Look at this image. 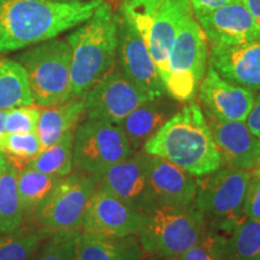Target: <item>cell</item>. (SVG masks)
Wrapping results in <instances>:
<instances>
[{"label": "cell", "mask_w": 260, "mask_h": 260, "mask_svg": "<svg viewBox=\"0 0 260 260\" xmlns=\"http://www.w3.org/2000/svg\"><path fill=\"white\" fill-rule=\"evenodd\" d=\"M104 0H0V53L58 38L92 17Z\"/></svg>", "instance_id": "6da1fadb"}, {"label": "cell", "mask_w": 260, "mask_h": 260, "mask_svg": "<svg viewBox=\"0 0 260 260\" xmlns=\"http://www.w3.org/2000/svg\"><path fill=\"white\" fill-rule=\"evenodd\" d=\"M142 151L165 159L195 177L209 175L223 167L222 155L206 117L194 99L184 103L146 142Z\"/></svg>", "instance_id": "7a4b0ae2"}, {"label": "cell", "mask_w": 260, "mask_h": 260, "mask_svg": "<svg viewBox=\"0 0 260 260\" xmlns=\"http://www.w3.org/2000/svg\"><path fill=\"white\" fill-rule=\"evenodd\" d=\"M65 40L70 46L71 98H83L117 61V21L112 5L104 0L92 17Z\"/></svg>", "instance_id": "3957f363"}, {"label": "cell", "mask_w": 260, "mask_h": 260, "mask_svg": "<svg viewBox=\"0 0 260 260\" xmlns=\"http://www.w3.org/2000/svg\"><path fill=\"white\" fill-rule=\"evenodd\" d=\"M70 46L54 38L28 47L15 58L27 73L35 105L46 107L71 98Z\"/></svg>", "instance_id": "277c9868"}, {"label": "cell", "mask_w": 260, "mask_h": 260, "mask_svg": "<svg viewBox=\"0 0 260 260\" xmlns=\"http://www.w3.org/2000/svg\"><path fill=\"white\" fill-rule=\"evenodd\" d=\"M207 223L195 205L159 206L146 216L139 241L145 254L180 258L206 233Z\"/></svg>", "instance_id": "5b68a950"}, {"label": "cell", "mask_w": 260, "mask_h": 260, "mask_svg": "<svg viewBox=\"0 0 260 260\" xmlns=\"http://www.w3.org/2000/svg\"><path fill=\"white\" fill-rule=\"evenodd\" d=\"M209 57V40L194 16L180 29L171 47L164 81L168 95L178 103L193 100L206 74Z\"/></svg>", "instance_id": "8992f818"}, {"label": "cell", "mask_w": 260, "mask_h": 260, "mask_svg": "<svg viewBox=\"0 0 260 260\" xmlns=\"http://www.w3.org/2000/svg\"><path fill=\"white\" fill-rule=\"evenodd\" d=\"M252 176L248 170L222 167L197 177L194 205L204 216L207 226L229 228L246 218L243 201Z\"/></svg>", "instance_id": "52a82bcc"}, {"label": "cell", "mask_w": 260, "mask_h": 260, "mask_svg": "<svg viewBox=\"0 0 260 260\" xmlns=\"http://www.w3.org/2000/svg\"><path fill=\"white\" fill-rule=\"evenodd\" d=\"M100 176L76 170L61 177L46 201L34 213L38 226L48 233L80 230Z\"/></svg>", "instance_id": "ba28073f"}, {"label": "cell", "mask_w": 260, "mask_h": 260, "mask_svg": "<svg viewBox=\"0 0 260 260\" xmlns=\"http://www.w3.org/2000/svg\"><path fill=\"white\" fill-rule=\"evenodd\" d=\"M134 153L121 125L86 119L74 133V168L102 175Z\"/></svg>", "instance_id": "9c48e42d"}, {"label": "cell", "mask_w": 260, "mask_h": 260, "mask_svg": "<svg viewBox=\"0 0 260 260\" xmlns=\"http://www.w3.org/2000/svg\"><path fill=\"white\" fill-rule=\"evenodd\" d=\"M83 99L86 105L84 118L118 125L136 107L152 100L125 76L117 61L115 67L87 92Z\"/></svg>", "instance_id": "30bf717a"}, {"label": "cell", "mask_w": 260, "mask_h": 260, "mask_svg": "<svg viewBox=\"0 0 260 260\" xmlns=\"http://www.w3.org/2000/svg\"><path fill=\"white\" fill-rule=\"evenodd\" d=\"M149 158L142 149L134 152L104 172L99 188L139 212L151 213L158 206L149 186Z\"/></svg>", "instance_id": "8fae6325"}, {"label": "cell", "mask_w": 260, "mask_h": 260, "mask_svg": "<svg viewBox=\"0 0 260 260\" xmlns=\"http://www.w3.org/2000/svg\"><path fill=\"white\" fill-rule=\"evenodd\" d=\"M117 21V63L125 76L149 96L157 99L167 95L164 82L155 67L147 45L139 31L118 11Z\"/></svg>", "instance_id": "7c38bea8"}, {"label": "cell", "mask_w": 260, "mask_h": 260, "mask_svg": "<svg viewBox=\"0 0 260 260\" xmlns=\"http://www.w3.org/2000/svg\"><path fill=\"white\" fill-rule=\"evenodd\" d=\"M146 216L98 187L87 206L81 232L106 237L138 236Z\"/></svg>", "instance_id": "4fadbf2b"}, {"label": "cell", "mask_w": 260, "mask_h": 260, "mask_svg": "<svg viewBox=\"0 0 260 260\" xmlns=\"http://www.w3.org/2000/svg\"><path fill=\"white\" fill-rule=\"evenodd\" d=\"M197 96L204 112L224 121L246 122L256 94L223 79L211 65L198 87Z\"/></svg>", "instance_id": "5bb4252c"}, {"label": "cell", "mask_w": 260, "mask_h": 260, "mask_svg": "<svg viewBox=\"0 0 260 260\" xmlns=\"http://www.w3.org/2000/svg\"><path fill=\"white\" fill-rule=\"evenodd\" d=\"M210 45H241L260 39V28L242 0L195 16Z\"/></svg>", "instance_id": "9a60e30c"}, {"label": "cell", "mask_w": 260, "mask_h": 260, "mask_svg": "<svg viewBox=\"0 0 260 260\" xmlns=\"http://www.w3.org/2000/svg\"><path fill=\"white\" fill-rule=\"evenodd\" d=\"M214 142L222 155L223 167L252 171L260 165V139L246 122L224 121L204 112Z\"/></svg>", "instance_id": "2e32d148"}, {"label": "cell", "mask_w": 260, "mask_h": 260, "mask_svg": "<svg viewBox=\"0 0 260 260\" xmlns=\"http://www.w3.org/2000/svg\"><path fill=\"white\" fill-rule=\"evenodd\" d=\"M194 17L190 0H164L144 39L162 82L167 79L169 56L180 29Z\"/></svg>", "instance_id": "e0dca14e"}, {"label": "cell", "mask_w": 260, "mask_h": 260, "mask_svg": "<svg viewBox=\"0 0 260 260\" xmlns=\"http://www.w3.org/2000/svg\"><path fill=\"white\" fill-rule=\"evenodd\" d=\"M209 65L223 79L260 90V39L241 45H211Z\"/></svg>", "instance_id": "ac0fdd59"}, {"label": "cell", "mask_w": 260, "mask_h": 260, "mask_svg": "<svg viewBox=\"0 0 260 260\" xmlns=\"http://www.w3.org/2000/svg\"><path fill=\"white\" fill-rule=\"evenodd\" d=\"M148 176L152 195L158 207H189L194 205L198 187L194 175L165 159L151 155Z\"/></svg>", "instance_id": "d6986e66"}, {"label": "cell", "mask_w": 260, "mask_h": 260, "mask_svg": "<svg viewBox=\"0 0 260 260\" xmlns=\"http://www.w3.org/2000/svg\"><path fill=\"white\" fill-rule=\"evenodd\" d=\"M165 96L144 103L121 123L130 147L134 152L141 151L146 142L180 109L178 102L170 96Z\"/></svg>", "instance_id": "ffe728a7"}, {"label": "cell", "mask_w": 260, "mask_h": 260, "mask_svg": "<svg viewBox=\"0 0 260 260\" xmlns=\"http://www.w3.org/2000/svg\"><path fill=\"white\" fill-rule=\"evenodd\" d=\"M206 230L224 260H260V220L245 218L233 226Z\"/></svg>", "instance_id": "44dd1931"}, {"label": "cell", "mask_w": 260, "mask_h": 260, "mask_svg": "<svg viewBox=\"0 0 260 260\" xmlns=\"http://www.w3.org/2000/svg\"><path fill=\"white\" fill-rule=\"evenodd\" d=\"M145 252L139 237H106L80 232L75 260H144Z\"/></svg>", "instance_id": "7402d4cb"}, {"label": "cell", "mask_w": 260, "mask_h": 260, "mask_svg": "<svg viewBox=\"0 0 260 260\" xmlns=\"http://www.w3.org/2000/svg\"><path fill=\"white\" fill-rule=\"evenodd\" d=\"M86 115L83 98H70L57 105L41 107L37 134L42 148L58 141L68 132L76 129Z\"/></svg>", "instance_id": "603a6c76"}, {"label": "cell", "mask_w": 260, "mask_h": 260, "mask_svg": "<svg viewBox=\"0 0 260 260\" xmlns=\"http://www.w3.org/2000/svg\"><path fill=\"white\" fill-rule=\"evenodd\" d=\"M35 105L24 68L16 59H0V111Z\"/></svg>", "instance_id": "cb8c5ba5"}, {"label": "cell", "mask_w": 260, "mask_h": 260, "mask_svg": "<svg viewBox=\"0 0 260 260\" xmlns=\"http://www.w3.org/2000/svg\"><path fill=\"white\" fill-rule=\"evenodd\" d=\"M61 177L45 174L30 167L17 174V189L24 216H34L46 201Z\"/></svg>", "instance_id": "d4e9b609"}, {"label": "cell", "mask_w": 260, "mask_h": 260, "mask_svg": "<svg viewBox=\"0 0 260 260\" xmlns=\"http://www.w3.org/2000/svg\"><path fill=\"white\" fill-rule=\"evenodd\" d=\"M74 133L68 132L58 141L42 148L29 167L45 174L65 177L74 171Z\"/></svg>", "instance_id": "484cf974"}, {"label": "cell", "mask_w": 260, "mask_h": 260, "mask_svg": "<svg viewBox=\"0 0 260 260\" xmlns=\"http://www.w3.org/2000/svg\"><path fill=\"white\" fill-rule=\"evenodd\" d=\"M17 174L9 164L0 174V234L14 232L23 224L25 216L18 195Z\"/></svg>", "instance_id": "4316f807"}, {"label": "cell", "mask_w": 260, "mask_h": 260, "mask_svg": "<svg viewBox=\"0 0 260 260\" xmlns=\"http://www.w3.org/2000/svg\"><path fill=\"white\" fill-rule=\"evenodd\" d=\"M51 233L40 226L21 225L0 237V260H30Z\"/></svg>", "instance_id": "83f0119b"}, {"label": "cell", "mask_w": 260, "mask_h": 260, "mask_svg": "<svg viewBox=\"0 0 260 260\" xmlns=\"http://www.w3.org/2000/svg\"><path fill=\"white\" fill-rule=\"evenodd\" d=\"M41 149L42 145L37 132H3L0 134V153L4 155L8 164L14 167L18 172L28 168Z\"/></svg>", "instance_id": "f1b7e54d"}, {"label": "cell", "mask_w": 260, "mask_h": 260, "mask_svg": "<svg viewBox=\"0 0 260 260\" xmlns=\"http://www.w3.org/2000/svg\"><path fill=\"white\" fill-rule=\"evenodd\" d=\"M80 230L52 233L30 260H75Z\"/></svg>", "instance_id": "f546056e"}, {"label": "cell", "mask_w": 260, "mask_h": 260, "mask_svg": "<svg viewBox=\"0 0 260 260\" xmlns=\"http://www.w3.org/2000/svg\"><path fill=\"white\" fill-rule=\"evenodd\" d=\"M162 2L164 0H123L118 12L145 39Z\"/></svg>", "instance_id": "4dcf8cb0"}, {"label": "cell", "mask_w": 260, "mask_h": 260, "mask_svg": "<svg viewBox=\"0 0 260 260\" xmlns=\"http://www.w3.org/2000/svg\"><path fill=\"white\" fill-rule=\"evenodd\" d=\"M40 106L29 105L15 107L5 113L4 132L8 133H34L37 132Z\"/></svg>", "instance_id": "1f68e13d"}, {"label": "cell", "mask_w": 260, "mask_h": 260, "mask_svg": "<svg viewBox=\"0 0 260 260\" xmlns=\"http://www.w3.org/2000/svg\"><path fill=\"white\" fill-rule=\"evenodd\" d=\"M178 260H224L214 246L212 236L209 233L204 234L200 241L190 247L182 254Z\"/></svg>", "instance_id": "d6a6232c"}, {"label": "cell", "mask_w": 260, "mask_h": 260, "mask_svg": "<svg viewBox=\"0 0 260 260\" xmlns=\"http://www.w3.org/2000/svg\"><path fill=\"white\" fill-rule=\"evenodd\" d=\"M243 213L246 218L260 220V178L256 176H252L247 187Z\"/></svg>", "instance_id": "836d02e7"}, {"label": "cell", "mask_w": 260, "mask_h": 260, "mask_svg": "<svg viewBox=\"0 0 260 260\" xmlns=\"http://www.w3.org/2000/svg\"><path fill=\"white\" fill-rule=\"evenodd\" d=\"M235 0H190L191 8H193L194 16L207 14L213 10L222 8V6L230 4Z\"/></svg>", "instance_id": "e575fe53"}, {"label": "cell", "mask_w": 260, "mask_h": 260, "mask_svg": "<svg viewBox=\"0 0 260 260\" xmlns=\"http://www.w3.org/2000/svg\"><path fill=\"white\" fill-rule=\"evenodd\" d=\"M246 124L253 134L260 139V93L256 94L251 112L246 119Z\"/></svg>", "instance_id": "d590c367"}, {"label": "cell", "mask_w": 260, "mask_h": 260, "mask_svg": "<svg viewBox=\"0 0 260 260\" xmlns=\"http://www.w3.org/2000/svg\"><path fill=\"white\" fill-rule=\"evenodd\" d=\"M260 28V0H242Z\"/></svg>", "instance_id": "8d00e7d4"}, {"label": "cell", "mask_w": 260, "mask_h": 260, "mask_svg": "<svg viewBox=\"0 0 260 260\" xmlns=\"http://www.w3.org/2000/svg\"><path fill=\"white\" fill-rule=\"evenodd\" d=\"M6 167H8V161H6L4 155L0 153V174H2V172L5 170Z\"/></svg>", "instance_id": "74e56055"}, {"label": "cell", "mask_w": 260, "mask_h": 260, "mask_svg": "<svg viewBox=\"0 0 260 260\" xmlns=\"http://www.w3.org/2000/svg\"><path fill=\"white\" fill-rule=\"evenodd\" d=\"M6 111H0V134L4 132V121H5Z\"/></svg>", "instance_id": "f35d334b"}, {"label": "cell", "mask_w": 260, "mask_h": 260, "mask_svg": "<svg viewBox=\"0 0 260 260\" xmlns=\"http://www.w3.org/2000/svg\"><path fill=\"white\" fill-rule=\"evenodd\" d=\"M144 260H178V258H162V256L157 255H148V258Z\"/></svg>", "instance_id": "ab89813d"}, {"label": "cell", "mask_w": 260, "mask_h": 260, "mask_svg": "<svg viewBox=\"0 0 260 260\" xmlns=\"http://www.w3.org/2000/svg\"><path fill=\"white\" fill-rule=\"evenodd\" d=\"M54 2H61V3H79V2H88V0H54Z\"/></svg>", "instance_id": "60d3db41"}, {"label": "cell", "mask_w": 260, "mask_h": 260, "mask_svg": "<svg viewBox=\"0 0 260 260\" xmlns=\"http://www.w3.org/2000/svg\"><path fill=\"white\" fill-rule=\"evenodd\" d=\"M255 176L258 177V178H260V165L255 169Z\"/></svg>", "instance_id": "b9f144b4"}]
</instances>
